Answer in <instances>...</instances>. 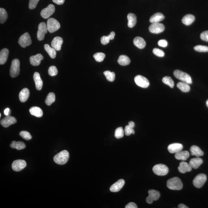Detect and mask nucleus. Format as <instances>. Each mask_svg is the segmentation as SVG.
Instances as JSON below:
<instances>
[{"label": "nucleus", "mask_w": 208, "mask_h": 208, "mask_svg": "<svg viewBox=\"0 0 208 208\" xmlns=\"http://www.w3.org/2000/svg\"><path fill=\"white\" fill-rule=\"evenodd\" d=\"M167 185L170 189L176 190H181L183 186L181 180L177 177H174L168 180Z\"/></svg>", "instance_id": "f257e3e1"}, {"label": "nucleus", "mask_w": 208, "mask_h": 208, "mask_svg": "<svg viewBox=\"0 0 208 208\" xmlns=\"http://www.w3.org/2000/svg\"><path fill=\"white\" fill-rule=\"evenodd\" d=\"M70 154L67 150H64L59 152L54 157V160L56 163L59 165L65 164L68 160Z\"/></svg>", "instance_id": "f03ea898"}, {"label": "nucleus", "mask_w": 208, "mask_h": 208, "mask_svg": "<svg viewBox=\"0 0 208 208\" xmlns=\"http://www.w3.org/2000/svg\"><path fill=\"white\" fill-rule=\"evenodd\" d=\"M174 75L175 77L178 79L183 82L188 84H192V80L191 77L187 73L179 70H175L174 72Z\"/></svg>", "instance_id": "7ed1b4c3"}, {"label": "nucleus", "mask_w": 208, "mask_h": 208, "mask_svg": "<svg viewBox=\"0 0 208 208\" xmlns=\"http://www.w3.org/2000/svg\"><path fill=\"white\" fill-rule=\"evenodd\" d=\"M48 31L50 33H53L56 31L61 27L60 24L58 20L52 18L48 19L47 23Z\"/></svg>", "instance_id": "20e7f679"}, {"label": "nucleus", "mask_w": 208, "mask_h": 208, "mask_svg": "<svg viewBox=\"0 0 208 208\" xmlns=\"http://www.w3.org/2000/svg\"><path fill=\"white\" fill-rule=\"evenodd\" d=\"M20 72V61L17 59H15L12 62L10 68V75L12 77L18 76Z\"/></svg>", "instance_id": "39448f33"}, {"label": "nucleus", "mask_w": 208, "mask_h": 208, "mask_svg": "<svg viewBox=\"0 0 208 208\" xmlns=\"http://www.w3.org/2000/svg\"><path fill=\"white\" fill-rule=\"evenodd\" d=\"M153 171L156 175L165 176L168 173L169 169L166 165L162 164H159L153 167Z\"/></svg>", "instance_id": "423d86ee"}, {"label": "nucleus", "mask_w": 208, "mask_h": 208, "mask_svg": "<svg viewBox=\"0 0 208 208\" xmlns=\"http://www.w3.org/2000/svg\"><path fill=\"white\" fill-rule=\"evenodd\" d=\"M207 179L206 175L203 174H200L196 176L193 180V184L195 187L197 188H200L203 186L206 183Z\"/></svg>", "instance_id": "0eeeda50"}, {"label": "nucleus", "mask_w": 208, "mask_h": 208, "mask_svg": "<svg viewBox=\"0 0 208 208\" xmlns=\"http://www.w3.org/2000/svg\"><path fill=\"white\" fill-rule=\"evenodd\" d=\"M18 43L23 48H25L26 47L30 46L32 43V40L29 34L26 33L22 35L19 39Z\"/></svg>", "instance_id": "6e6552de"}, {"label": "nucleus", "mask_w": 208, "mask_h": 208, "mask_svg": "<svg viewBox=\"0 0 208 208\" xmlns=\"http://www.w3.org/2000/svg\"><path fill=\"white\" fill-rule=\"evenodd\" d=\"M134 80L136 84L139 87L146 88L150 85L149 81L142 76H136L134 77Z\"/></svg>", "instance_id": "1a4fd4ad"}, {"label": "nucleus", "mask_w": 208, "mask_h": 208, "mask_svg": "<svg viewBox=\"0 0 208 208\" xmlns=\"http://www.w3.org/2000/svg\"><path fill=\"white\" fill-rule=\"evenodd\" d=\"M148 193L149 195L146 197V201L149 204H152L153 201L158 200L160 196V193L157 190H150L148 192Z\"/></svg>", "instance_id": "9d476101"}, {"label": "nucleus", "mask_w": 208, "mask_h": 208, "mask_svg": "<svg viewBox=\"0 0 208 208\" xmlns=\"http://www.w3.org/2000/svg\"><path fill=\"white\" fill-rule=\"evenodd\" d=\"M165 26L159 23H152L149 27V31L152 33L159 34L164 30Z\"/></svg>", "instance_id": "9b49d317"}, {"label": "nucleus", "mask_w": 208, "mask_h": 208, "mask_svg": "<svg viewBox=\"0 0 208 208\" xmlns=\"http://www.w3.org/2000/svg\"><path fill=\"white\" fill-rule=\"evenodd\" d=\"M47 27L46 23L42 22L39 24L37 33V38L39 41L43 40L45 35L48 32Z\"/></svg>", "instance_id": "f8f14e48"}, {"label": "nucleus", "mask_w": 208, "mask_h": 208, "mask_svg": "<svg viewBox=\"0 0 208 208\" xmlns=\"http://www.w3.org/2000/svg\"><path fill=\"white\" fill-rule=\"evenodd\" d=\"M55 10V6L52 4H49L46 8L42 10L41 15L44 19H48L54 14Z\"/></svg>", "instance_id": "ddd939ff"}, {"label": "nucleus", "mask_w": 208, "mask_h": 208, "mask_svg": "<svg viewBox=\"0 0 208 208\" xmlns=\"http://www.w3.org/2000/svg\"><path fill=\"white\" fill-rule=\"evenodd\" d=\"M26 165H27V164L24 160H15L13 162L12 165V167L13 170L16 172H19L24 169Z\"/></svg>", "instance_id": "4468645a"}, {"label": "nucleus", "mask_w": 208, "mask_h": 208, "mask_svg": "<svg viewBox=\"0 0 208 208\" xmlns=\"http://www.w3.org/2000/svg\"><path fill=\"white\" fill-rule=\"evenodd\" d=\"M17 120L14 117L11 116H6L5 118L2 119L1 121V124L5 128H7L10 125L16 124Z\"/></svg>", "instance_id": "2eb2a0df"}, {"label": "nucleus", "mask_w": 208, "mask_h": 208, "mask_svg": "<svg viewBox=\"0 0 208 208\" xmlns=\"http://www.w3.org/2000/svg\"><path fill=\"white\" fill-rule=\"evenodd\" d=\"M63 42V39L60 37H56L51 42V45L56 50L60 51L61 50Z\"/></svg>", "instance_id": "dca6fc26"}, {"label": "nucleus", "mask_w": 208, "mask_h": 208, "mask_svg": "<svg viewBox=\"0 0 208 208\" xmlns=\"http://www.w3.org/2000/svg\"><path fill=\"white\" fill-rule=\"evenodd\" d=\"M124 184H125V181L124 180L122 179L119 180L118 181L111 186L110 187V190L113 192L119 191L122 188Z\"/></svg>", "instance_id": "f3484780"}, {"label": "nucleus", "mask_w": 208, "mask_h": 208, "mask_svg": "<svg viewBox=\"0 0 208 208\" xmlns=\"http://www.w3.org/2000/svg\"><path fill=\"white\" fill-rule=\"evenodd\" d=\"M182 144L179 143H174L170 145L168 147V152L171 153H176L182 150Z\"/></svg>", "instance_id": "a211bd4d"}, {"label": "nucleus", "mask_w": 208, "mask_h": 208, "mask_svg": "<svg viewBox=\"0 0 208 208\" xmlns=\"http://www.w3.org/2000/svg\"><path fill=\"white\" fill-rule=\"evenodd\" d=\"M44 59L43 56L41 54H38L35 56H33L30 58V64L33 66H38L40 64L41 61Z\"/></svg>", "instance_id": "6ab92c4d"}, {"label": "nucleus", "mask_w": 208, "mask_h": 208, "mask_svg": "<svg viewBox=\"0 0 208 208\" xmlns=\"http://www.w3.org/2000/svg\"><path fill=\"white\" fill-rule=\"evenodd\" d=\"M192 170V167L189 163L185 162L180 163L179 166L178 167V171L181 173L184 174L187 172H190Z\"/></svg>", "instance_id": "aec40b11"}, {"label": "nucleus", "mask_w": 208, "mask_h": 208, "mask_svg": "<svg viewBox=\"0 0 208 208\" xmlns=\"http://www.w3.org/2000/svg\"><path fill=\"white\" fill-rule=\"evenodd\" d=\"M33 78L37 90H41L43 85V82L40 77V74L38 73L35 72L34 74Z\"/></svg>", "instance_id": "412c9836"}, {"label": "nucleus", "mask_w": 208, "mask_h": 208, "mask_svg": "<svg viewBox=\"0 0 208 208\" xmlns=\"http://www.w3.org/2000/svg\"><path fill=\"white\" fill-rule=\"evenodd\" d=\"M133 44L139 49H142L146 46V43L144 39L140 37H137L133 40Z\"/></svg>", "instance_id": "4be33fe9"}, {"label": "nucleus", "mask_w": 208, "mask_h": 208, "mask_svg": "<svg viewBox=\"0 0 208 208\" xmlns=\"http://www.w3.org/2000/svg\"><path fill=\"white\" fill-rule=\"evenodd\" d=\"M190 156V154L187 151H183L177 152L175 155V159L178 160L185 161L187 160Z\"/></svg>", "instance_id": "5701e85b"}, {"label": "nucleus", "mask_w": 208, "mask_h": 208, "mask_svg": "<svg viewBox=\"0 0 208 208\" xmlns=\"http://www.w3.org/2000/svg\"><path fill=\"white\" fill-rule=\"evenodd\" d=\"M165 18V16L162 13H157L154 14L150 17V22L152 23H159Z\"/></svg>", "instance_id": "b1692460"}, {"label": "nucleus", "mask_w": 208, "mask_h": 208, "mask_svg": "<svg viewBox=\"0 0 208 208\" xmlns=\"http://www.w3.org/2000/svg\"><path fill=\"white\" fill-rule=\"evenodd\" d=\"M29 91L27 88H24L20 92L19 98L21 102H24L27 101L29 96Z\"/></svg>", "instance_id": "393cba45"}, {"label": "nucleus", "mask_w": 208, "mask_h": 208, "mask_svg": "<svg viewBox=\"0 0 208 208\" xmlns=\"http://www.w3.org/2000/svg\"><path fill=\"white\" fill-rule=\"evenodd\" d=\"M203 159L199 157L193 158L191 159L189 162V164L192 168L194 169H197L200 165L203 163Z\"/></svg>", "instance_id": "a878e982"}, {"label": "nucleus", "mask_w": 208, "mask_h": 208, "mask_svg": "<svg viewBox=\"0 0 208 208\" xmlns=\"http://www.w3.org/2000/svg\"><path fill=\"white\" fill-rule=\"evenodd\" d=\"M195 20V17L192 14H187L182 19V23L186 26H189Z\"/></svg>", "instance_id": "bb28decb"}, {"label": "nucleus", "mask_w": 208, "mask_h": 208, "mask_svg": "<svg viewBox=\"0 0 208 208\" xmlns=\"http://www.w3.org/2000/svg\"><path fill=\"white\" fill-rule=\"evenodd\" d=\"M9 50L6 48L2 49L0 52V64L2 65L5 63L8 58Z\"/></svg>", "instance_id": "cd10ccee"}, {"label": "nucleus", "mask_w": 208, "mask_h": 208, "mask_svg": "<svg viewBox=\"0 0 208 208\" xmlns=\"http://www.w3.org/2000/svg\"><path fill=\"white\" fill-rule=\"evenodd\" d=\"M29 111L31 115L37 117H41L43 116V112L42 110L38 107H32L29 109Z\"/></svg>", "instance_id": "c85d7f7f"}, {"label": "nucleus", "mask_w": 208, "mask_h": 208, "mask_svg": "<svg viewBox=\"0 0 208 208\" xmlns=\"http://www.w3.org/2000/svg\"><path fill=\"white\" fill-rule=\"evenodd\" d=\"M190 151L192 155H195L196 157L203 156V152L200 148L196 145H193L190 147Z\"/></svg>", "instance_id": "c756f323"}, {"label": "nucleus", "mask_w": 208, "mask_h": 208, "mask_svg": "<svg viewBox=\"0 0 208 208\" xmlns=\"http://www.w3.org/2000/svg\"><path fill=\"white\" fill-rule=\"evenodd\" d=\"M128 20V26L130 28L133 27L137 23V17L135 14L133 13H129L127 16Z\"/></svg>", "instance_id": "7c9ffc66"}, {"label": "nucleus", "mask_w": 208, "mask_h": 208, "mask_svg": "<svg viewBox=\"0 0 208 208\" xmlns=\"http://www.w3.org/2000/svg\"><path fill=\"white\" fill-rule=\"evenodd\" d=\"M10 146L12 149H16L17 150H23L26 147L25 144L20 141H13L10 145Z\"/></svg>", "instance_id": "2f4dec72"}, {"label": "nucleus", "mask_w": 208, "mask_h": 208, "mask_svg": "<svg viewBox=\"0 0 208 208\" xmlns=\"http://www.w3.org/2000/svg\"><path fill=\"white\" fill-rule=\"evenodd\" d=\"M44 48L51 58L55 59L56 58V52L55 49H54L53 48L51 47L48 44L45 45Z\"/></svg>", "instance_id": "473e14b6"}, {"label": "nucleus", "mask_w": 208, "mask_h": 208, "mask_svg": "<svg viewBox=\"0 0 208 208\" xmlns=\"http://www.w3.org/2000/svg\"><path fill=\"white\" fill-rule=\"evenodd\" d=\"M118 62L121 66H127L130 63V60L129 57L127 56L122 55L119 57Z\"/></svg>", "instance_id": "72a5a7b5"}, {"label": "nucleus", "mask_w": 208, "mask_h": 208, "mask_svg": "<svg viewBox=\"0 0 208 208\" xmlns=\"http://www.w3.org/2000/svg\"><path fill=\"white\" fill-rule=\"evenodd\" d=\"M177 87L181 91L187 93L190 91V87L189 84L187 83L183 82H180L177 83Z\"/></svg>", "instance_id": "f704fd0d"}, {"label": "nucleus", "mask_w": 208, "mask_h": 208, "mask_svg": "<svg viewBox=\"0 0 208 208\" xmlns=\"http://www.w3.org/2000/svg\"><path fill=\"white\" fill-rule=\"evenodd\" d=\"M55 101V94L52 92L50 93L47 96L46 100H45V103L48 106H50L52 103H53Z\"/></svg>", "instance_id": "c9c22d12"}, {"label": "nucleus", "mask_w": 208, "mask_h": 208, "mask_svg": "<svg viewBox=\"0 0 208 208\" xmlns=\"http://www.w3.org/2000/svg\"><path fill=\"white\" fill-rule=\"evenodd\" d=\"M104 74L106 77L107 80L110 82L113 81L115 80V74L113 72L106 71L104 72Z\"/></svg>", "instance_id": "e433bc0d"}, {"label": "nucleus", "mask_w": 208, "mask_h": 208, "mask_svg": "<svg viewBox=\"0 0 208 208\" xmlns=\"http://www.w3.org/2000/svg\"><path fill=\"white\" fill-rule=\"evenodd\" d=\"M7 19V14L5 9L0 8V22L1 24H3Z\"/></svg>", "instance_id": "4c0bfd02"}, {"label": "nucleus", "mask_w": 208, "mask_h": 208, "mask_svg": "<svg viewBox=\"0 0 208 208\" xmlns=\"http://www.w3.org/2000/svg\"><path fill=\"white\" fill-rule=\"evenodd\" d=\"M162 82L164 84L167 85L171 88H173L174 86V81L170 77L166 76L162 79Z\"/></svg>", "instance_id": "58836bf2"}, {"label": "nucleus", "mask_w": 208, "mask_h": 208, "mask_svg": "<svg viewBox=\"0 0 208 208\" xmlns=\"http://www.w3.org/2000/svg\"><path fill=\"white\" fill-rule=\"evenodd\" d=\"M124 130L122 127H118L116 129L115 133V136L116 138L120 139L121 138L124 136Z\"/></svg>", "instance_id": "ea45409f"}, {"label": "nucleus", "mask_w": 208, "mask_h": 208, "mask_svg": "<svg viewBox=\"0 0 208 208\" xmlns=\"http://www.w3.org/2000/svg\"><path fill=\"white\" fill-rule=\"evenodd\" d=\"M94 58L97 62H101L103 61L105 58V54L102 52H97L93 55Z\"/></svg>", "instance_id": "a19ab883"}, {"label": "nucleus", "mask_w": 208, "mask_h": 208, "mask_svg": "<svg viewBox=\"0 0 208 208\" xmlns=\"http://www.w3.org/2000/svg\"><path fill=\"white\" fill-rule=\"evenodd\" d=\"M20 134L23 139L26 140H31L32 138L31 134L27 131H20Z\"/></svg>", "instance_id": "79ce46f5"}, {"label": "nucleus", "mask_w": 208, "mask_h": 208, "mask_svg": "<svg viewBox=\"0 0 208 208\" xmlns=\"http://www.w3.org/2000/svg\"><path fill=\"white\" fill-rule=\"evenodd\" d=\"M194 49L199 52H208V47L203 45H197L195 46Z\"/></svg>", "instance_id": "37998d69"}, {"label": "nucleus", "mask_w": 208, "mask_h": 208, "mask_svg": "<svg viewBox=\"0 0 208 208\" xmlns=\"http://www.w3.org/2000/svg\"><path fill=\"white\" fill-rule=\"evenodd\" d=\"M48 73L51 77H54L58 74V71L56 67L54 66H52L50 67L48 70Z\"/></svg>", "instance_id": "c03bdc74"}, {"label": "nucleus", "mask_w": 208, "mask_h": 208, "mask_svg": "<svg viewBox=\"0 0 208 208\" xmlns=\"http://www.w3.org/2000/svg\"><path fill=\"white\" fill-rule=\"evenodd\" d=\"M124 133H125V135L127 136H129L131 134H134V131L133 130V128H132L130 125H128L126 126L124 129Z\"/></svg>", "instance_id": "a18cd8bd"}, {"label": "nucleus", "mask_w": 208, "mask_h": 208, "mask_svg": "<svg viewBox=\"0 0 208 208\" xmlns=\"http://www.w3.org/2000/svg\"><path fill=\"white\" fill-rule=\"evenodd\" d=\"M153 52L155 55L159 57H163L165 55L164 52L162 50L158 49L157 48H155L153 49Z\"/></svg>", "instance_id": "49530a36"}, {"label": "nucleus", "mask_w": 208, "mask_h": 208, "mask_svg": "<svg viewBox=\"0 0 208 208\" xmlns=\"http://www.w3.org/2000/svg\"><path fill=\"white\" fill-rule=\"evenodd\" d=\"M40 0H29V8L30 9H33L36 8L38 3Z\"/></svg>", "instance_id": "de8ad7c7"}, {"label": "nucleus", "mask_w": 208, "mask_h": 208, "mask_svg": "<svg viewBox=\"0 0 208 208\" xmlns=\"http://www.w3.org/2000/svg\"><path fill=\"white\" fill-rule=\"evenodd\" d=\"M110 40L108 36H102L101 39V43L103 45H106L109 42Z\"/></svg>", "instance_id": "09e8293b"}, {"label": "nucleus", "mask_w": 208, "mask_h": 208, "mask_svg": "<svg viewBox=\"0 0 208 208\" xmlns=\"http://www.w3.org/2000/svg\"><path fill=\"white\" fill-rule=\"evenodd\" d=\"M200 38L202 40L208 42V31H205L203 32L200 34Z\"/></svg>", "instance_id": "8fccbe9b"}, {"label": "nucleus", "mask_w": 208, "mask_h": 208, "mask_svg": "<svg viewBox=\"0 0 208 208\" xmlns=\"http://www.w3.org/2000/svg\"><path fill=\"white\" fill-rule=\"evenodd\" d=\"M158 45L159 46L165 48L167 46L168 42L165 39H162L159 41L158 42Z\"/></svg>", "instance_id": "3c124183"}, {"label": "nucleus", "mask_w": 208, "mask_h": 208, "mask_svg": "<svg viewBox=\"0 0 208 208\" xmlns=\"http://www.w3.org/2000/svg\"><path fill=\"white\" fill-rule=\"evenodd\" d=\"M126 208H138L137 205L136 203H128V204L126 205L125 207Z\"/></svg>", "instance_id": "603ef678"}, {"label": "nucleus", "mask_w": 208, "mask_h": 208, "mask_svg": "<svg viewBox=\"0 0 208 208\" xmlns=\"http://www.w3.org/2000/svg\"><path fill=\"white\" fill-rule=\"evenodd\" d=\"M52 1L55 4L58 5H62L63 4L65 0H52Z\"/></svg>", "instance_id": "864d4df0"}, {"label": "nucleus", "mask_w": 208, "mask_h": 208, "mask_svg": "<svg viewBox=\"0 0 208 208\" xmlns=\"http://www.w3.org/2000/svg\"><path fill=\"white\" fill-rule=\"evenodd\" d=\"M115 32H111V33L110 34L108 35V37H109V38L110 39V40H113V39H114V38H115Z\"/></svg>", "instance_id": "5fc2aeb1"}, {"label": "nucleus", "mask_w": 208, "mask_h": 208, "mask_svg": "<svg viewBox=\"0 0 208 208\" xmlns=\"http://www.w3.org/2000/svg\"><path fill=\"white\" fill-rule=\"evenodd\" d=\"M10 113H11V111L9 108H7L4 110V113L6 116H8L10 115Z\"/></svg>", "instance_id": "6e6d98bb"}, {"label": "nucleus", "mask_w": 208, "mask_h": 208, "mask_svg": "<svg viewBox=\"0 0 208 208\" xmlns=\"http://www.w3.org/2000/svg\"><path fill=\"white\" fill-rule=\"evenodd\" d=\"M178 208H188V206H185V205H184V204H182V203H181V204H180L179 205H178Z\"/></svg>", "instance_id": "4d7b16f0"}, {"label": "nucleus", "mask_w": 208, "mask_h": 208, "mask_svg": "<svg viewBox=\"0 0 208 208\" xmlns=\"http://www.w3.org/2000/svg\"><path fill=\"white\" fill-rule=\"evenodd\" d=\"M128 125H130V127H131L132 128H134V126H135V124L132 121H130L128 123Z\"/></svg>", "instance_id": "13d9d810"}, {"label": "nucleus", "mask_w": 208, "mask_h": 208, "mask_svg": "<svg viewBox=\"0 0 208 208\" xmlns=\"http://www.w3.org/2000/svg\"><path fill=\"white\" fill-rule=\"evenodd\" d=\"M206 106H207L208 107V99L207 101H206Z\"/></svg>", "instance_id": "bf43d9fd"}, {"label": "nucleus", "mask_w": 208, "mask_h": 208, "mask_svg": "<svg viewBox=\"0 0 208 208\" xmlns=\"http://www.w3.org/2000/svg\"><path fill=\"white\" fill-rule=\"evenodd\" d=\"M1 114H0V117H1Z\"/></svg>", "instance_id": "052dcab7"}]
</instances>
